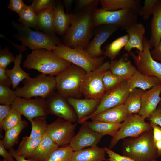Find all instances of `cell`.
<instances>
[{
    "instance_id": "obj_1",
    "label": "cell",
    "mask_w": 161,
    "mask_h": 161,
    "mask_svg": "<svg viewBox=\"0 0 161 161\" xmlns=\"http://www.w3.org/2000/svg\"><path fill=\"white\" fill-rule=\"evenodd\" d=\"M92 13L81 10L72 13L70 25L63 38L64 45L72 48L86 49L95 29Z\"/></svg>"
},
{
    "instance_id": "obj_2",
    "label": "cell",
    "mask_w": 161,
    "mask_h": 161,
    "mask_svg": "<svg viewBox=\"0 0 161 161\" xmlns=\"http://www.w3.org/2000/svg\"><path fill=\"white\" fill-rule=\"evenodd\" d=\"M71 64L52 51L42 49L32 50L23 62V66L36 70L41 73L56 76Z\"/></svg>"
},
{
    "instance_id": "obj_3",
    "label": "cell",
    "mask_w": 161,
    "mask_h": 161,
    "mask_svg": "<svg viewBox=\"0 0 161 161\" xmlns=\"http://www.w3.org/2000/svg\"><path fill=\"white\" fill-rule=\"evenodd\" d=\"M17 31L13 36L21 42V45L17 48L21 52L28 47L32 50L44 49L52 51L58 44L62 43L56 35L49 34L38 30H34L21 24L12 22Z\"/></svg>"
},
{
    "instance_id": "obj_4",
    "label": "cell",
    "mask_w": 161,
    "mask_h": 161,
    "mask_svg": "<svg viewBox=\"0 0 161 161\" xmlns=\"http://www.w3.org/2000/svg\"><path fill=\"white\" fill-rule=\"evenodd\" d=\"M123 155L136 161H151L159 157L152 129L138 136L125 139L122 143Z\"/></svg>"
},
{
    "instance_id": "obj_5",
    "label": "cell",
    "mask_w": 161,
    "mask_h": 161,
    "mask_svg": "<svg viewBox=\"0 0 161 161\" xmlns=\"http://www.w3.org/2000/svg\"><path fill=\"white\" fill-rule=\"evenodd\" d=\"M23 82V86L15 90L18 97L27 99L40 97L46 99L56 89L55 76L42 73L33 78L29 76Z\"/></svg>"
},
{
    "instance_id": "obj_6",
    "label": "cell",
    "mask_w": 161,
    "mask_h": 161,
    "mask_svg": "<svg viewBox=\"0 0 161 161\" xmlns=\"http://www.w3.org/2000/svg\"><path fill=\"white\" fill-rule=\"evenodd\" d=\"M86 72L82 68L72 64L55 76L57 92L65 98H81L83 96L81 93L82 83Z\"/></svg>"
},
{
    "instance_id": "obj_7",
    "label": "cell",
    "mask_w": 161,
    "mask_h": 161,
    "mask_svg": "<svg viewBox=\"0 0 161 161\" xmlns=\"http://www.w3.org/2000/svg\"><path fill=\"white\" fill-rule=\"evenodd\" d=\"M95 28L104 24L113 25L126 30L137 22L138 13L130 8L115 11H108L97 8L92 13Z\"/></svg>"
},
{
    "instance_id": "obj_8",
    "label": "cell",
    "mask_w": 161,
    "mask_h": 161,
    "mask_svg": "<svg viewBox=\"0 0 161 161\" xmlns=\"http://www.w3.org/2000/svg\"><path fill=\"white\" fill-rule=\"evenodd\" d=\"M52 52L58 56L82 68L86 72L97 68L104 63L105 58L104 56L92 58L85 49L71 48L62 43L58 44Z\"/></svg>"
},
{
    "instance_id": "obj_9",
    "label": "cell",
    "mask_w": 161,
    "mask_h": 161,
    "mask_svg": "<svg viewBox=\"0 0 161 161\" xmlns=\"http://www.w3.org/2000/svg\"><path fill=\"white\" fill-rule=\"evenodd\" d=\"M109 61L96 69L86 72L83 78L81 93L85 98L100 99L106 92L103 81L104 73L109 69Z\"/></svg>"
},
{
    "instance_id": "obj_10",
    "label": "cell",
    "mask_w": 161,
    "mask_h": 161,
    "mask_svg": "<svg viewBox=\"0 0 161 161\" xmlns=\"http://www.w3.org/2000/svg\"><path fill=\"white\" fill-rule=\"evenodd\" d=\"M152 129L147 122L139 114H129L121 125L116 135L112 139L109 148H113L120 140L128 137H135Z\"/></svg>"
},
{
    "instance_id": "obj_11",
    "label": "cell",
    "mask_w": 161,
    "mask_h": 161,
    "mask_svg": "<svg viewBox=\"0 0 161 161\" xmlns=\"http://www.w3.org/2000/svg\"><path fill=\"white\" fill-rule=\"evenodd\" d=\"M143 44V50L142 52L137 50V55L132 52L129 54L138 71L145 75L157 78L161 83V63L155 60L152 57L150 50L152 48L145 36Z\"/></svg>"
},
{
    "instance_id": "obj_12",
    "label": "cell",
    "mask_w": 161,
    "mask_h": 161,
    "mask_svg": "<svg viewBox=\"0 0 161 161\" xmlns=\"http://www.w3.org/2000/svg\"><path fill=\"white\" fill-rule=\"evenodd\" d=\"M129 92L127 81L124 80L116 88L106 92L94 112L90 116L77 121V123L82 124L106 110L123 104Z\"/></svg>"
},
{
    "instance_id": "obj_13",
    "label": "cell",
    "mask_w": 161,
    "mask_h": 161,
    "mask_svg": "<svg viewBox=\"0 0 161 161\" xmlns=\"http://www.w3.org/2000/svg\"><path fill=\"white\" fill-rule=\"evenodd\" d=\"M11 106L16 108L30 122L36 117L47 118L49 114L46 99L41 97L27 99L17 97Z\"/></svg>"
},
{
    "instance_id": "obj_14",
    "label": "cell",
    "mask_w": 161,
    "mask_h": 161,
    "mask_svg": "<svg viewBox=\"0 0 161 161\" xmlns=\"http://www.w3.org/2000/svg\"><path fill=\"white\" fill-rule=\"evenodd\" d=\"M76 123L58 117L47 124L46 134L59 147L69 145L75 135Z\"/></svg>"
},
{
    "instance_id": "obj_15",
    "label": "cell",
    "mask_w": 161,
    "mask_h": 161,
    "mask_svg": "<svg viewBox=\"0 0 161 161\" xmlns=\"http://www.w3.org/2000/svg\"><path fill=\"white\" fill-rule=\"evenodd\" d=\"M45 99L49 114L72 123L77 122V115L66 98L55 92Z\"/></svg>"
},
{
    "instance_id": "obj_16",
    "label": "cell",
    "mask_w": 161,
    "mask_h": 161,
    "mask_svg": "<svg viewBox=\"0 0 161 161\" xmlns=\"http://www.w3.org/2000/svg\"><path fill=\"white\" fill-rule=\"evenodd\" d=\"M119 28L111 24H104L95 28L93 37L85 49L93 58L101 56L104 51L101 48L102 45Z\"/></svg>"
},
{
    "instance_id": "obj_17",
    "label": "cell",
    "mask_w": 161,
    "mask_h": 161,
    "mask_svg": "<svg viewBox=\"0 0 161 161\" xmlns=\"http://www.w3.org/2000/svg\"><path fill=\"white\" fill-rule=\"evenodd\" d=\"M102 137L83 123L69 145L74 151H78L86 147L97 146Z\"/></svg>"
},
{
    "instance_id": "obj_18",
    "label": "cell",
    "mask_w": 161,
    "mask_h": 161,
    "mask_svg": "<svg viewBox=\"0 0 161 161\" xmlns=\"http://www.w3.org/2000/svg\"><path fill=\"white\" fill-rule=\"evenodd\" d=\"M161 83L145 91L142 98L141 106L139 114L144 119L149 117L160 100Z\"/></svg>"
},
{
    "instance_id": "obj_19",
    "label": "cell",
    "mask_w": 161,
    "mask_h": 161,
    "mask_svg": "<svg viewBox=\"0 0 161 161\" xmlns=\"http://www.w3.org/2000/svg\"><path fill=\"white\" fill-rule=\"evenodd\" d=\"M66 98L75 111L77 116V121L92 114L100 100V99H82L71 97Z\"/></svg>"
},
{
    "instance_id": "obj_20",
    "label": "cell",
    "mask_w": 161,
    "mask_h": 161,
    "mask_svg": "<svg viewBox=\"0 0 161 161\" xmlns=\"http://www.w3.org/2000/svg\"><path fill=\"white\" fill-rule=\"evenodd\" d=\"M129 36V39L124 47L125 50L129 54L133 48L142 52L143 49V39L145 29L143 24L135 22L126 30Z\"/></svg>"
},
{
    "instance_id": "obj_21",
    "label": "cell",
    "mask_w": 161,
    "mask_h": 161,
    "mask_svg": "<svg viewBox=\"0 0 161 161\" xmlns=\"http://www.w3.org/2000/svg\"><path fill=\"white\" fill-rule=\"evenodd\" d=\"M125 54L119 59L112 60L109 64V70L113 74L128 80L137 70Z\"/></svg>"
},
{
    "instance_id": "obj_22",
    "label": "cell",
    "mask_w": 161,
    "mask_h": 161,
    "mask_svg": "<svg viewBox=\"0 0 161 161\" xmlns=\"http://www.w3.org/2000/svg\"><path fill=\"white\" fill-rule=\"evenodd\" d=\"M72 13H66L63 4L61 1H57L54 10L53 27L55 32L64 36L69 28Z\"/></svg>"
},
{
    "instance_id": "obj_23",
    "label": "cell",
    "mask_w": 161,
    "mask_h": 161,
    "mask_svg": "<svg viewBox=\"0 0 161 161\" xmlns=\"http://www.w3.org/2000/svg\"><path fill=\"white\" fill-rule=\"evenodd\" d=\"M129 115L123 104L106 110L91 119L110 123H121Z\"/></svg>"
},
{
    "instance_id": "obj_24",
    "label": "cell",
    "mask_w": 161,
    "mask_h": 161,
    "mask_svg": "<svg viewBox=\"0 0 161 161\" xmlns=\"http://www.w3.org/2000/svg\"><path fill=\"white\" fill-rule=\"evenodd\" d=\"M127 81L130 91L135 88L145 91L161 83L157 78L143 74L137 69Z\"/></svg>"
},
{
    "instance_id": "obj_25",
    "label": "cell",
    "mask_w": 161,
    "mask_h": 161,
    "mask_svg": "<svg viewBox=\"0 0 161 161\" xmlns=\"http://www.w3.org/2000/svg\"><path fill=\"white\" fill-rule=\"evenodd\" d=\"M59 147L45 134L35 151L27 159L32 161H46Z\"/></svg>"
},
{
    "instance_id": "obj_26",
    "label": "cell",
    "mask_w": 161,
    "mask_h": 161,
    "mask_svg": "<svg viewBox=\"0 0 161 161\" xmlns=\"http://www.w3.org/2000/svg\"><path fill=\"white\" fill-rule=\"evenodd\" d=\"M150 24L151 36L148 40L151 48L156 47L161 38V0H157L154 10Z\"/></svg>"
},
{
    "instance_id": "obj_27",
    "label": "cell",
    "mask_w": 161,
    "mask_h": 161,
    "mask_svg": "<svg viewBox=\"0 0 161 161\" xmlns=\"http://www.w3.org/2000/svg\"><path fill=\"white\" fill-rule=\"evenodd\" d=\"M106 152L97 146L74 151L73 161H105Z\"/></svg>"
},
{
    "instance_id": "obj_28",
    "label": "cell",
    "mask_w": 161,
    "mask_h": 161,
    "mask_svg": "<svg viewBox=\"0 0 161 161\" xmlns=\"http://www.w3.org/2000/svg\"><path fill=\"white\" fill-rule=\"evenodd\" d=\"M100 2L102 8L108 11L130 8L139 13L141 8L140 0H100Z\"/></svg>"
},
{
    "instance_id": "obj_29",
    "label": "cell",
    "mask_w": 161,
    "mask_h": 161,
    "mask_svg": "<svg viewBox=\"0 0 161 161\" xmlns=\"http://www.w3.org/2000/svg\"><path fill=\"white\" fill-rule=\"evenodd\" d=\"M55 7H51L42 10L37 13L38 30L46 33L55 35L53 24Z\"/></svg>"
},
{
    "instance_id": "obj_30",
    "label": "cell",
    "mask_w": 161,
    "mask_h": 161,
    "mask_svg": "<svg viewBox=\"0 0 161 161\" xmlns=\"http://www.w3.org/2000/svg\"><path fill=\"white\" fill-rule=\"evenodd\" d=\"M84 123L92 130L102 135H108L114 137L116 134L121 125V123H110L92 120L86 121Z\"/></svg>"
},
{
    "instance_id": "obj_31",
    "label": "cell",
    "mask_w": 161,
    "mask_h": 161,
    "mask_svg": "<svg viewBox=\"0 0 161 161\" xmlns=\"http://www.w3.org/2000/svg\"><path fill=\"white\" fill-rule=\"evenodd\" d=\"M22 57L23 55L21 53L17 55L14 62L13 68L11 69H7L6 70V73L11 81L13 89L16 88L21 82L30 76L21 67Z\"/></svg>"
},
{
    "instance_id": "obj_32",
    "label": "cell",
    "mask_w": 161,
    "mask_h": 161,
    "mask_svg": "<svg viewBox=\"0 0 161 161\" xmlns=\"http://www.w3.org/2000/svg\"><path fill=\"white\" fill-rule=\"evenodd\" d=\"M145 91L138 88L129 92L123 104L129 114H139L141 108L142 98Z\"/></svg>"
},
{
    "instance_id": "obj_33",
    "label": "cell",
    "mask_w": 161,
    "mask_h": 161,
    "mask_svg": "<svg viewBox=\"0 0 161 161\" xmlns=\"http://www.w3.org/2000/svg\"><path fill=\"white\" fill-rule=\"evenodd\" d=\"M27 125V121L22 120L17 125L5 131L4 137L1 140L7 149L13 148L18 143L19 135Z\"/></svg>"
},
{
    "instance_id": "obj_34",
    "label": "cell",
    "mask_w": 161,
    "mask_h": 161,
    "mask_svg": "<svg viewBox=\"0 0 161 161\" xmlns=\"http://www.w3.org/2000/svg\"><path fill=\"white\" fill-rule=\"evenodd\" d=\"M43 137L37 139H31L27 136L23 137L16 152L27 159L35 151Z\"/></svg>"
},
{
    "instance_id": "obj_35",
    "label": "cell",
    "mask_w": 161,
    "mask_h": 161,
    "mask_svg": "<svg viewBox=\"0 0 161 161\" xmlns=\"http://www.w3.org/2000/svg\"><path fill=\"white\" fill-rule=\"evenodd\" d=\"M129 39L128 34L119 37L105 47L103 55L111 61L115 59L122 49L124 47Z\"/></svg>"
},
{
    "instance_id": "obj_36",
    "label": "cell",
    "mask_w": 161,
    "mask_h": 161,
    "mask_svg": "<svg viewBox=\"0 0 161 161\" xmlns=\"http://www.w3.org/2000/svg\"><path fill=\"white\" fill-rule=\"evenodd\" d=\"M18 21L24 26L32 27L38 30L37 20V14L34 11L31 4L26 5L25 7L19 15Z\"/></svg>"
},
{
    "instance_id": "obj_37",
    "label": "cell",
    "mask_w": 161,
    "mask_h": 161,
    "mask_svg": "<svg viewBox=\"0 0 161 161\" xmlns=\"http://www.w3.org/2000/svg\"><path fill=\"white\" fill-rule=\"evenodd\" d=\"M46 117H40L33 119L31 122V131L29 137L31 139H37L43 137L46 133L47 122Z\"/></svg>"
},
{
    "instance_id": "obj_38",
    "label": "cell",
    "mask_w": 161,
    "mask_h": 161,
    "mask_svg": "<svg viewBox=\"0 0 161 161\" xmlns=\"http://www.w3.org/2000/svg\"><path fill=\"white\" fill-rule=\"evenodd\" d=\"M73 152L69 145L59 147L46 161H73Z\"/></svg>"
},
{
    "instance_id": "obj_39",
    "label": "cell",
    "mask_w": 161,
    "mask_h": 161,
    "mask_svg": "<svg viewBox=\"0 0 161 161\" xmlns=\"http://www.w3.org/2000/svg\"><path fill=\"white\" fill-rule=\"evenodd\" d=\"M12 107L9 113L4 120L0 129L5 131L17 125L22 120L21 114L16 108Z\"/></svg>"
},
{
    "instance_id": "obj_40",
    "label": "cell",
    "mask_w": 161,
    "mask_h": 161,
    "mask_svg": "<svg viewBox=\"0 0 161 161\" xmlns=\"http://www.w3.org/2000/svg\"><path fill=\"white\" fill-rule=\"evenodd\" d=\"M124 80L122 78L113 74L109 70L106 71L103 78V84L106 92L116 88Z\"/></svg>"
},
{
    "instance_id": "obj_41",
    "label": "cell",
    "mask_w": 161,
    "mask_h": 161,
    "mask_svg": "<svg viewBox=\"0 0 161 161\" xmlns=\"http://www.w3.org/2000/svg\"><path fill=\"white\" fill-rule=\"evenodd\" d=\"M18 97L15 91L9 86L0 84V103L1 105H11Z\"/></svg>"
},
{
    "instance_id": "obj_42",
    "label": "cell",
    "mask_w": 161,
    "mask_h": 161,
    "mask_svg": "<svg viewBox=\"0 0 161 161\" xmlns=\"http://www.w3.org/2000/svg\"><path fill=\"white\" fill-rule=\"evenodd\" d=\"M157 0H145L144 5L141 8L139 15L142 17L145 21L148 20L151 15L153 14L155 5Z\"/></svg>"
},
{
    "instance_id": "obj_43",
    "label": "cell",
    "mask_w": 161,
    "mask_h": 161,
    "mask_svg": "<svg viewBox=\"0 0 161 161\" xmlns=\"http://www.w3.org/2000/svg\"><path fill=\"white\" fill-rule=\"evenodd\" d=\"M15 57L10 51L9 47H6L4 49H0V67L5 69L11 62H14Z\"/></svg>"
},
{
    "instance_id": "obj_44",
    "label": "cell",
    "mask_w": 161,
    "mask_h": 161,
    "mask_svg": "<svg viewBox=\"0 0 161 161\" xmlns=\"http://www.w3.org/2000/svg\"><path fill=\"white\" fill-rule=\"evenodd\" d=\"M56 4L55 1L51 0H35L31 4L35 12L38 13L44 10L55 7Z\"/></svg>"
},
{
    "instance_id": "obj_45",
    "label": "cell",
    "mask_w": 161,
    "mask_h": 161,
    "mask_svg": "<svg viewBox=\"0 0 161 161\" xmlns=\"http://www.w3.org/2000/svg\"><path fill=\"white\" fill-rule=\"evenodd\" d=\"M99 0H77L76 1L78 8L81 10H89L92 12L97 8Z\"/></svg>"
},
{
    "instance_id": "obj_46",
    "label": "cell",
    "mask_w": 161,
    "mask_h": 161,
    "mask_svg": "<svg viewBox=\"0 0 161 161\" xmlns=\"http://www.w3.org/2000/svg\"><path fill=\"white\" fill-rule=\"evenodd\" d=\"M109 157V161H136L129 158L121 155L106 147L103 148ZM151 161H158L157 159Z\"/></svg>"
},
{
    "instance_id": "obj_47",
    "label": "cell",
    "mask_w": 161,
    "mask_h": 161,
    "mask_svg": "<svg viewBox=\"0 0 161 161\" xmlns=\"http://www.w3.org/2000/svg\"><path fill=\"white\" fill-rule=\"evenodd\" d=\"M26 6L22 0H10L8 7L19 15Z\"/></svg>"
},
{
    "instance_id": "obj_48",
    "label": "cell",
    "mask_w": 161,
    "mask_h": 161,
    "mask_svg": "<svg viewBox=\"0 0 161 161\" xmlns=\"http://www.w3.org/2000/svg\"><path fill=\"white\" fill-rule=\"evenodd\" d=\"M148 119L150 122L155 123L161 127V105L159 104Z\"/></svg>"
},
{
    "instance_id": "obj_49",
    "label": "cell",
    "mask_w": 161,
    "mask_h": 161,
    "mask_svg": "<svg viewBox=\"0 0 161 161\" xmlns=\"http://www.w3.org/2000/svg\"><path fill=\"white\" fill-rule=\"evenodd\" d=\"M6 69L0 67V84L9 87L12 86V84L6 73Z\"/></svg>"
},
{
    "instance_id": "obj_50",
    "label": "cell",
    "mask_w": 161,
    "mask_h": 161,
    "mask_svg": "<svg viewBox=\"0 0 161 161\" xmlns=\"http://www.w3.org/2000/svg\"><path fill=\"white\" fill-rule=\"evenodd\" d=\"M11 105H0V129H1L3 122L10 111Z\"/></svg>"
},
{
    "instance_id": "obj_51",
    "label": "cell",
    "mask_w": 161,
    "mask_h": 161,
    "mask_svg": "<svg viewBox=\"0 0 161 161\" xmlns=\"http://www.w3.org/2000/svg\"><path fill=\"white\" fill-rule=\"evenodd\" d=\"M150 123L153 130V137L155 143L161 139V127L155 123Z\"/></svg>"
},
{
    "instance_id": "obj_52",
    "label": "cell",
    "mask_w": 161,
    "mask_h": 161,
    "mask_svg": "<svg viewBox=\"0 0 161 161\" xmlns=\"http://www.w3.org/2000/svg\"><path fill=\"white\" fill-rule=\"evenodd\" d=\"M1 140H0V155L8 161H16L6 150Z\"/></svg>"
},
{
    "instance_id": "obj_53",
    "label": "cell",
    "mask_w": 161,
    "mask_h": 161,
    "mask_svg": "<svg viewBox=\"0 0 161 161\" xmlns=\"http://www.w3.org/2000/svg\"><path fill=\"white\" fill-rule=\"evenodd\" d=\"M151 53L154 59L161 63V38L157 46L151 51Z\"/></svg>"
},
{
    "instance_id": "obj_54",
    "label": "cell",
    "mask_w": 161,
    "mask_h": 161,
    "mask_svg": "<svg viewBox=\"0 0 161 161\" xmlns=\"http://www.w3.org/2000/svg\"><path fill=\"white\" fill-rule=\"evenodd\" d=\"M9 152L15 159L16 161H32L22 157L18 154L16 151L15 150L12 148L9 150Z\"/></svg>"
},
{
    "instance_id": "obj_55",
    "label": "cell",
    "mask_w": 161,
    "mask_h": 161,
    "mask_svg": "<svg viewBox=\"0 0 161 161\" xmlns=\"http://www.w3.org/2000/svg\"><path fill=\"white\" fill-rule=\"evenodd\" d=\"M159 157L161 156V139L155 143Z\"/></svg>"
},
{
    "instance_id": "obj_56",
    "label": "cell",
    "mask_w": 161,
    "mask_h": 161,
    "mask_svg": "<svg viewBox=\"0 0 161 161\" xmlns=\"http://www.w3.org/2000/svg\"><path fill=\"white\" fill-rule=\"evenodd\" d=\"M63 1L66 10H68L72 6L74 1L73 0H63Z\"/></svg>"
},
{
    "instance_id": "obj_57",
    "label": "cell",
    "mask_w": 161,
    "mask_h": 161,
    "mask_svg": "<svg viewBox=\"0 0 161 161\" xmlns=\"http://www.w3.org/2000/svg\"><path fill=\"white\" fill-rule=\"evenodd\" d=\"M0 161H8L7 160H6L4 159H3V160H1Z\"/></svg>"
},
{
    "instance_id": "obj_58",
    "label": "cell",
    "mask_w": 161,
    "mask_h": 161,
    "mask_svg": "<svg viewBox=\"0 0 161 161\" xmlns=\"http://www.w3.org/2000/svg\"><path fill=\"white\" fill-rule=\"evenodd\" d=\"M159 104L161 105V92L160 93V100L159 103Z\"/></svg>"
},
{
    "instance_id": "obj_59",
    "label": "cell",
    "mask_w": 161,
    "mask_h": 161,
    "mask_svg": "<svg viewBox=\"0 0 161 161\" xmlns=\"http://www.w3.org/2000/svg\"><path fill=\"white\" fill-rule=\"evenodd\" d=\"M105 161H109L108 160H105Z\"/></svg>"
}]
</instances>
